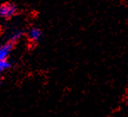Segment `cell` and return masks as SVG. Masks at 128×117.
I'll return each instance as SVG.
<instances>
[{
	"label": "cell",
	"instance_id": "6da1fadb",
	"mask_svg": "<svg viewBox=\"0 0 128 117\" xmlns=\"http://www.w3.org/2000/svg\"><path fill=\"white\" fill-rule=\"evenodd\" d=\"M17 12V8L15 4L5 3L0 5V16L5 19H9L14 16Z\"/></svg>",
	"mask_w": 128,
	"mask_h": 117
},
{
	"label": "cell",
	"instance_id": "7a4b0ae2",
	"mask_svg": "<svg viewBox=\"0 0 128 117\" xmlns=\"http://www.w3.org/2000/svg\"><path fill=\"white\" fill-rule=\"evenodd\" d=\"M12 48H13V43L10 42L0 46V61L7 59V57L9 56Z\"/></svg>",
	"mask_w": 128,
	"mask_h": 117
},
{
	"label": "cell",
	"instance_id": "3957f363",
	"mask_svg": "<svg viewBox=\"0 0 128 117\" xmlns=\"http://www.w3.org/2000/svg\"><path fill=\"white\" fill-rule=\"evenodd\" d=\"M29 38L31 41H32V42H36V41H38V39L41 38V35H42V32H41L40 29H38V28L37 27H32V29L30 30L29 32Z\"/></svg>",
	"mask_w": 128,
	"mask_h": 117
},
{
	"label": "cell",
	"instance_id": "277c9868",
	"mask_svg": "<svg viewBox=\"0 0 128 117\" xmlns=\"http://www.w3.org/2000/svg\"><path fill=\"white\" fill-rule=\"evenodd\" d=\"M10 68V63L7 60V59L0 61V74Z\"/></svg>",
	"mask_w": 128,
	"mask_h": 117
},
{
	"label": "cell",
	"instance_id": "5b68a950",
	"mask_svg": "<svg viewBox=\"0 0 128 117\" xmlns=\"http://www.w3.org/2000/svg\"><path fill=\"white\" fill-rule=\"evenodd\" d=\"M22 36V32H20V31H18V32H15V33L12 34V36L10 37V42H12V43H14L15 42H16V41L20 40V37Z\"/></svg>",
	"mask_w": 128,
	"mask_h": 117
},
{
	"label": "cell",
	"instance_id": "8992f818",
	"mask_svg": "<svg viewBox=\"0 0 128 117\" xmlns=\"http://www.w3.org/2000/svg\"></svg>",
	"mask_w": 128,
	"mask_h": 117
}]
</instances>
